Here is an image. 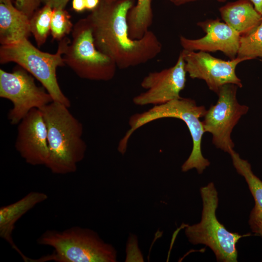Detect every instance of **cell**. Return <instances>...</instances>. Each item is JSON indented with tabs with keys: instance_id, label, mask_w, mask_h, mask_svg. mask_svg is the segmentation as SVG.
<instances>
[{
	"instance_id": "6da1fadb",
	"label": "cell",
	"mask_w": 262,
	"mask_h": 262,
	"mask_svg": "<svg viewBox=\"0 0 262 262\" xmlns=\"http://www.w3.org/2000/svg\"><path fill=\"white\" fill-rule=\"evenodd\" d=\"M134 0H100L87 16L97 49L111 58L117 67L127 69L147 63L161 52L162 45L149 30L138 39L131 38L127 16Z\"/></svg>"
},
{
	"instance_id": "7a4b0ae2",
	"label": "cell",
	"mask_w": 262,
	"mask_h": 262,
	"mask_svg": "<svg viewBox=\"0 0 262 262\" xmlns=\"http://www.w3.org/2000/svg\"><path fill=\"white\" fill-rule=\"evenodd\" d=\"M68 108L53 101L39 109L47 130L49 156L45 166L58 175L76 172L87 149L82 124Z\"/></svg>"
},
{
	"instance_id": "3957f363",
	"label": "cell",
	"mask_w": 262,
	"mask_h": 262,
	"mask_svg": "<svg viewBox=\"0 0 262 262\" xmlns=\"http://www.w3.org/2000/svg\"><path fill=\"white\" fill-rule=\"evenodd\" d=\"M38 244L53 248L51 254L32 262H116L117 251L94 230L74 226L63 231L47 230L37 240Z\"/></svg>"
},
{
	"instance_id": "277c9868",
	"label": "cell",
	"mask_w": 262,
	"mask_h": 262,
	"mask_svg": "<svg viewBox=\"0 0 262 262\" xmlns=\"http://www.w3.org/2000/svg\"><path fill=\"white\" fill-rule=\"evenodd\" d=\"M206 111L204 106L197 105L194 100L180 97L132 115L129 119L130 129L126 135L131 136L141 127L157 119L176 118L182 120L190 133L193 147L190 156L181 166V170L187 172L195 168L201 174L210 164L201 151L202 139L205 132L200 118L204 117Z\"/></svg>"
},
{
	"instance_id": "5b68a950",
	"label": "cell",
	"mask_w": 262,
	"mask_h": 262,
	"mask_svg": "<svg viewBox=\"0 0 262 262\" xmlns=\"http://www.w3.org/2000/svg\"><path fill=\"white\" fill-rule=\"evenodd\" d=\"M70 42L66 37L60 40L54 54L40 50L28 39L14 44L1 45L0 63H16L41 83L53 101L69 108L70 101L59 86L56 70L58 67L65 65L63 55Z\"/></svg>"
},
{
	"instance_id": "8992f818",
	"label": "cell",
	"mask_w": 262,
	"mask_h": 262,
	"mask_svg": "<svg viewBox=\"0 0 262 262\" xmlns=\"http://www.w3.org/2000/svg\"><path fill=\"white\" fill-rule=\"evenodd\" d=\"M203 209L199 223L185 227V233L193 245L203 244L214 253L218 262H237L236 244L242 237L251 234L240 235L228 231L216 216L218 205V193L213 182L200 188Z\"/></svg>"
},
{
	"instance_id": "52a82bcc",
	"label": "cell",
	"mask_w": 262,
	"mask_h": 262,
	"mask_svg": "<svg viewBox=\"0 0 262 262\" xmlns=\"http://www.w3.org/2000/svg\"><path fill=\"white\" fill-rule=\"evenodd\" d=\"M72 37L63 55L65 65L82 79L111 80L117 66L111 58L95 46L92 28L87 17L79 20L74 25Z\"/></svg>"
},
{
	"instance_id": "ba28073f",
	"label": "cell",
	"mask_w": 262,
	"mask_h": 262,
	"mask_svg": "<svg viewBox=\"0 0 262 262\" xmlns=\"http://www.w3.org/2000/svg\"><path fill=\"white\" fill-rule=\"evenodd\" d=\"M239 87L234 84L223 85L217 95V102L206 111L202 124L205 132L212 135V143L217 148L229 154L234 150L231 138L234 127L249 109L240 104L237 99Z\"/></svg>"
},
{
	"instance_id": "9c48e42d",
	"label": "cell",
	"mask_w": 262,
	"mask_h": 262,
	"mask_svg": "<svg viewBox=\"0 0 262 262\" xmlns=\"http://www.w3.org/2000/svg\"><path fill=\"white\" fill-rule=\"evenodd\" d=\"M0 97L11 101L12 108L8 119L17 125L33 109H41L53 101L50 95L37 86L33 77L24 68L12 72L0 69Z\"/></svg>"
},
{
	"instance_id": "30bf717a",
	"label": "cell",
	"mask_w": 262,
	"mask_h": 262,
	"mask_svg": "<svg viewBox=\"0 0 262 262\" xmlns=\"http://www.w3.org/2000/svg\"><path fill=\"white\" fill-rule=\"evenodd\" d=\"M185 61L186 72L192 79L204 81L209 89L216 94L220 88L228 83L243 86L236 74V68L245 59L236 57L225 61L213 56L209 52L182 49L180 52Z\"/></svg>"
},
{
	"instance_id": "8fae6325",
	"label": "cell",
	"mask_w": 262,
	"mask_h": 262,
	"mask_svg": "<svg viewBox=\"0 0 262 262\" xmlns=\"http://www.w3.org/2000/svg\"><path fill=\"white\" fill-rule=\"evenodd\" d=\"M186 73L185 61L180 52L174 66L150 72L143 78L141 86L147 91L135 96L133 103L157 105L180 98V93L185 86Z\"/></svg>"
},
{
	"instance_id": "7c38bea8",
	"label": "cell",
	"mask_w": 262,
	"mask_h": 262,
	"mask_svg": "<svg viewBox=\"0 0 262 262\" xmlns=\"http://www.w3.org/2000/svg\"><path fill=\"white\" fill-rule=\"evenodd\" d=\"M15 148L26 163L45 165L49 156L47 130L39 109L33 108L18 124Z\"/></svg>"
},
{
	"instance_id": "4fadbf2b",
	"label": "cell",
	"mask_w": 262,
	"mask_h": 262,
	"mask_svg": "<svg viewBox=\"0 0 262 262\" xmlns=\"http://www.w3.org/2000/svg\"><path fill=\"white\" fill-rule=\"evenodd\" d=\"M206 33L203 37L192 39L181 35L180 42L183 49L207 52L220 51L230 60L237 57L240 35L218 18L197 23Z\"/></svg>"
},
{
	"instance_id": "5bb4252c",
	"label": "cell",
	"mask_w": 262,
	"mask_h": 262,
	"mask_svg": "<svg viewBox=\"0 0 262 262\" xmlns=\"http://www.w3.org/2000/svg\"><path fill=\"white\" fill-rule=\"evenodd\" d=\"M48 198L42 192L32 191L24 197L10 204L0 208V236L7 241L25 262L29 258L25 256L14 243L12 233L16 222L37 204Z\"/></svg>"
},
{
	"instance_id": "9a60e30c",
	"label": "cell",
	"mask_w": 262,
	"mask_h": 262,
	"mask_svg": "<svg viewBox=\"0 0 262 262\" xmlns=\"http://www.w3.org/2000/svg\"><path fill=\"white\" fill-rule=\"evenodd\" d=\"M30 18L14 6L11 0H0V43L6 45L28 39Z\"/></svg>"
},
{
	"instance_id": "2e32d148",
	"label": "cell",
	"mask_w": 262,
	"mask_h": 262,
	"mask_svg": "<svg viewBox=\"0 0 262 262\" xmlns=\"http://www.w3.org/2000/svg\"><path fill=\"white\" fill-rule=\"evenodd\" d=\"M223 20L240 36L253 30L261 22L262 16L249 0L229 2L219 9Z\"/></svg>"
},
{
	"instance_id": "e0dca14e",
	"label": "cell",
	"mask_w": 262,
	"mask_h": 262,
	"mask_svg": "<svg viewBox=\"0 0 262 262\" xmlns=\"http://www.w3.org/2000/svg\"><path fill=\"white\" fill-rule=\"evenodd\" d=\"M152 0H137L129 11L127 22L129 35L132 39L142 38L152 24Z\"/></svg>"
},
{
	"instance_id": "ac0fdd59",
	"label": "cell",
	"mask_w": 262,
	"mask_h": 262,
	"mask_svg": "<svg viewBox=\"0 0 262 262\" xmlns=\"http://www.w3.org/2000/svg\"><path fill=\"white\" fill-rule=\"evenodd\" d=\"M229 154L234 168L245 178L254 198L255 206L251 213L262 220V181L254 174L247 160L241 158L234 150Z\"/></svg>"
},
{
	"instance_id": "d6986e66",
	"label": "cell",
	"mask_w": 262,
	"mask_h": 262,
	"mask_svg": "<svg viewBox=\"0 0 262 262\" xmlns=\"http://www.w3.org/2000/svg\"><path fill=\"white\" fill-rule=\"evenodd\" d=\"M53 8L49 5L37 9L30 18L31 33L38 47L42 46L50 33V23Z\"/></svg>"
},
{
	"instance_id": "ffe728a7",
	"label": "cell",
	"mask_w": 262,
	"mask_h": 262,
	"mask_svg": "<svg viewBox=\"0 0 262 262\" xmlns=\"http://www.w3.org/2000/svg\"><path fill=\"white\" fill-rule=\"evenodd\" d=\"M237 57L246 61L262 58V19L253 30L240 36Z\"/></svg>"
},
{
	"instance_id": "44dd1931",
	"label": "cell",
	"mask_w": 262,
	"mask_h": 262,
	"mask_svg": "<svg viewBox=\"0 0 262 262\" xmlns=\"http://www.w3.org/2000/svg\"><path fill=\"white\" fill-rule=\"evenodd\" d=\"M70 16L65 8H53L50 23V33L54 39L61 40L72 31L73 26Z\"/></svg>"
},
{
	"instance_id": "7402d4cb",
	"label": "cell",
	"mask_w": 262,
	"mask_h": 262,
	"mask_svg": "<svg viewBox=\"0 0 262 262\" xmlns=\"http://www.w3.org/2000/svg\"><path fill=\"white\" fill-rule=\"evenodd\" d=\"M41 0H15V7L30 18L38 9Z\"/></svg>"
},
{
	"instance_id": "603a6c76",
	"label": "cell",
	"mask_w": 262,
	"mask_h": 262,
	"mask_svg": "<svg viewBox=\"0 0 262 262\" xmlns=\"http://www.w3.org/2000/svg\"><path fill=\"white\" fill-rule=\"evenodd\" d=\"M248 223L252 232L262 237V220L250 213Z\"/></svg>"
},
{
	"instance_id": "cb8c5ba5",
	"label": "cell",
	"mask_w": 262,
	"mask_h": 262,
	"mask_svg": "<svg viewBox=\"0 0 262 262\" xmlns=\"http://www.w3.org/2000/svg\"><path fill=\"white\" fill-rule=\"evenodd\" d=\"M69 0H41L44 5H48L52 8H65Z\"/></svg>"
},
{
	"instance_id": "d4e9b609",
	"label": "cell",
	"mask_w": 262,
	"mask_h": 262,
	"mask_svg": "<svg viewBox=\"0 0 262 262\" xmlns=\"http://www.w3.org/2000/svg\"><path fill=\"white\" fill-rule=\"evenodd\" d=\"M72 8L77 12H82L86 9L84 0H72Z\"/></svg>"
},
{
	"instance_id": "484cf974",
	"label": "cell",
	"mask_w": 262,
	"mask_h": 262,
	"mask_svg": "<svg viewBox=\"0 0 262 262\" xmlns=\"http://www.w3.org/2000/svg\"><path fill=\"white\" fill-rule=\"evenodd\" d=\"M86 9L91 11L95 10L99 5L100 0H84Z\"/></svg>"
},
{
	"instance_id": "4316f807",
	"label": "cell",
	"mask_w": 262,
	"mask_h": 262,
	"mask_svg": "<svg viewBox=\"0 0 262 262\" xmlns=\"http://www.w3.org/2000/svg\"><path fill=\"white\" fill-rule=\"evenodd\" d=\"M198 0H169V1L176 6H180L187 3L195 1ZM219 2H224L227 0H216Z\"/></svg>"
},
{
	"instance_id": "83f0119b",
	"label": "cell",
	"mask_w": 262,
	"mask_h": 262,
	"mask_svg": "<svg viewBox=\"0 0 262 262\" xmlns=\"http://www.w3.org/2000/svg\"><path fill=\"white\" fill-rule=\"evenodd\" d=\"M256 10L262 16V0H249Z\"/></svg>"
},
{
	"instance_id": "f1b7e54d",
	"label": "cell",
	"mask_w": 262,
	"mask_h": 262,
	"mask_svg": "<svg viewBox=\"0 0 262 262\" xmlns=\"http://www.w3.org/2000/svg\"><path fill=\"white\" fill-rule=\"evenodd\" d=\"M107 0V1H116L117 0Z\"/></svg>"
}]
</instances>
